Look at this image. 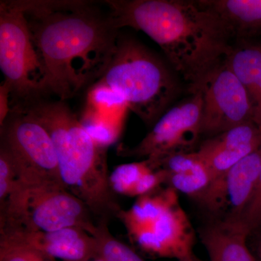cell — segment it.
Segmentation results:
<instances>
[{
    "label": "cell",
    "mask_w": 261,
    "mask_h": 261,
    "mask_svg": "<svg viewBox=\"0 0 261 261\" xmlns=\"http://www.w3.org/2000/svg\"><path fill=\"white\" fill-rule=\"evenodd\" d=\"M12 2L23 13L42 58L49 94L65 101L101 78L120 34L109 13L84 0Z\"/></svg>",
    "instance_id": "6da1fadb"
},
{
    "label": "cell",
    "mask_w": 261,
    "mask_h": 261,
    "mask_svg": "<svg viewBox=\"0 0 261 261\" xmlns=\"http://www.w3.org/2000/svg\"><path fill=\"white\" fill-rule=\"evenodd\" d=\"M115 28L145 33L162 49L189 92L224 61L232 32L227 23L201 1L106 0Z\"/></svg>",
    "instance_id": "7a4b0ae2"
},
{
    "label": "cell",
    "mask_w": 261,
    "mask_h": 261,
    "mask_svg": "<svg viewBox=\"0 0 261 261\" xmlns=\"http://www.w3.org/2000/svg\"><path fill=\"white\" fill-rule=\"evenodd\" d=\"M19 106L32 113L50 135L65 190L83 201L99 221L116 217L121 209L110 183L108 149L87 133L65 101L41 98Z\"/></svg>",
    "instance_id": "3957f363"
},
{
    "label": "cell",
    "mask_w": 261,
    "mask_h": 261,
    "mask_svg": "<svg viewBox=\"0 0 261 261\" xmlns=\"http://www.w3.org/2000/svg\"><path fill=\"white\" fill-rule=\"evenodd\" d=\"M97 82L121 94L128 109L148 125L158 121L180 92L177 75L169 64L121 32L112 60Z\"/></svg>",
    "instance_id": "277c9868"
},
{
    "label": "cell",
    "mask_w": 261,
    "mask_h": 261,
    "mask_svg": "<svg viewBox=\"0 0 261 261\" xmlns=\"http://www.w3.org/2000/svg\"><path fill=\"white\" fill-rule=\"evenodd\" d=\"M116 217L130 240L151 256L185 261L194 255L195 231L172 187H159L141 196Z\"/></svg>",
    "instance_id": "5b68a950"
},
{
    "label": "cell",
    "mask_w": 261,
    "mask_h": 261,
    "mask_svg": "<svg viewBox=\"0 0 261 261\" xmlns=\"http://www.w3.org/2000/svg\"><path fill=\"white\" fill-rule=\"evenodd\" d=\"M0 68L11 88L12 108L49 94L47 70L23 13L12 1L0 4Z\"/></svg>",
    "instance_id": "8992f818"
},
{
    "label": "cell",
    "mask_w": 261,
    "mask_h": 261,
    "mask_svg": "<svg viewBox=\"0 0 261 261\" xmlns=\"http://www.w3.org/2000/svg\"><path fill=\"white\" fill-rule=\"evenodd\" d=\"M0 211V228L53 231L75 227L92 236L97 229L87 205L63 187L18 190Z\"/></svg>",
    "instance_id": "52a82bcc"
},
{
    "label": "cell",
    "mask_w": 261,
    "mask_h": 261,
    "mask_svg": "<svg viewBox=\"0 0 261 261\" xmlns=\"http://www.w3.org/2000/svg\"><path fill=\"white\" fill-rule=\"evenodd\" d=\"M0 127L1 144L14 161L20 190L63 187L51 136L32 113L13 106Z\"/></svg>",
    "instance_id": "ba28073f"
},
{
    "label": "cell",
    "mask_w": 261,
    "mask_h": 261,
    "mask_svg": "<svg viewBox=\"0 0 261 261\" xmlns=\"http://www.w3.org/2000/svg\"><path fill=\"white\" fill-rule=\"evenodd\" d=\"M202 97L199 91L168 110L152 130L132 148H120L125 157L157 160L180 152H192L202 135Z\"/></svg>",
    "instance_id": "9c48e42d"
},
{
    "label": "cell",
    "mask_w": 261,
    "mask_h": 261,
    "mask_svg": "<svg viewBox=\"0 0 261 261\" xmlns=\"http://www.w3.org/2000/svg\"><path fill=\"white\" fill-rule=\"evenodd\" d=\"M195 91H199L202 97V134L213 137L254 121L250 97L224 61L211 70L190 93Z\"/></svg>",
    "instance_id": "30bf717a"
},
{
    "label": "cell",
    "mask_w": 261,
    "mask_h": 261,
    "mask_svg": "<svg viewBox=\"0 0 261 261\" xmlns=\"http://www.w3.org/2000/svg\"><path fill=\"white\" fill-rule=\"evenodd\" d=\"M261 171V146L214 182L200 200L220 220H240L252 200Z\"/></svg>",
    "instance_id": "8fae6325"
},
{
    "label": "cell",
    "mask_w": 261,
    "mask_h": 261,
    "mask_svg": "<svg viewBox=\"0 0 261 261\" xmlns=\"http://www.w3.org/2000/svg\"><path fill=\"white\" fill-rule=\"evenodd\" d=\"M0 230V237L32 247L58 261H89L99 254L95 237L80 228L53 231H33L22 228Z\"/></svg>",
    "instance_id": "7c38bea8"
},
{
    "label": "cell",
    "mask_w": 261,
    "mask_h": 261,
    "mask_svg": "<svg viewBox=\"0 0 261 261\" xmlns=\"http://www.w3.org/2000/svg\"><path fill=\"white\" fill-rule=\"evenodd\" d=\"M260 146L261 128L251 121L213 136L195 151L214 182Z\"/></svg>",
    "instance_id": "4fadbf2b"
},
{
    "label": "cell",
    "mask_w": 261,
    "mask_h": 261,
    "mask_svg": "<svg viewBox=\"0 0 261 261\" xmlns=\"http://www.w3.org/2000/svg\"><path fill=\"white\" fill-rule=\"evenodd\" d=\"M149 160L154 167L166 171L168 186L196 200L200 201L212 185L210 171L196 151Z\"/></svg>",
    "instance_id": "5bb4252c"
},
{
    "label": "cell",
    "mask_w": 261,
    "mask_h": 261,
    "mask_svg": "<svg viewBox=\"0 0 261 261\" xmlns=\"http://www.w3.org/2000/svg\"><path fill=\"white\" fill-rule=\"evenodd\" d=\"M250 233L241 220H219L202 228L200 238L209 261H257L247 247Z\"/></svg>",
    "instance_id": "9a60e30c"
},
{
    "label": "cell",
    "mask_w": 261,
    "mask_h": 261,
    "mask_svg": "<svg viewBox=\"0 0 261 261\" xmlns=\"http://www.w3.org/2000/svg\"><path fill=\"white\" fill-rule=\"evenodd\" d=\"M225 58L226 65L247 91L254 111V121L261 128V44L238 41Z\"/></svg>",
    "instance_id": "2e32d148"
},
{
    "label": "cell",
    "mask_w": 261,
    "mask_h": 261,
    "mask_svg": "<svg viewBox=\"0 0 261 261\" xmlns=\"http://www.w3.org/2000/svg\"><path fill=\"white\" fill-rule=\"evenodd\" d=\"M227 23L235 39L261 35V0H201Z\"/></svg>",
    "instance_id": "e0dca14e"
},
{
    "label": "cell",
    "mask_w": 261,
    "mask_h": 261,
    "mask_svg": "<svg viewBox=\"0 0 261 261\" xmlns=\"http://www.w3.org/2000/svg\"><path fill=\"white\" fill-rule=\"evenodd\" d=\"M87 107L123 129L128 105L124 97L111 87L94 83L87 95Z\"/></svg>",
    "instance_id": "ac0fdd59"
},
{
    "label": "cell",
    "mask_w": 261,
    "mask_h": 261,
    "mask_svg": "<svg viewBox=\"0 0 261 261\" xmlns=\"http://www.w3.org/2000/svg\"><path fill=\"white\" fill-rule=\"evenodd\" d=\"M154 169L157 168H154L148 159L120 165L110 175L111 188L116 194L140 197L144 180Z\"/></svg>",
    "instance_id": "d6986e66"
},
{
    "label": "cell",
    "mask_w": 261,
    "mask_h": 261,
    "mask_svg": "<svg viewBox=\"0 0 261 261\" xmlns=\"http://www.w3.org/2000/svg\"><path fill=\"white\" fill-rule=\"evenodd\" d=\"M108 221H99L93 235L97 241L98 253L107 261H145L130 247L113 236Z\"/></svg>",
    "instance_id": "ffe728a7"
},
{
    "label": "cell",
    "mask_w": 261,
    "mask_h": 261,
    "mask_svg": "<svg viewBox=\"0 0 261 261\" xmlns=\"http://www.w3.org/2000/svg\"><path fill=\"white\" fill-rule=\"evenodd\" d=\"M80 121L92 138L107 149L117 142L123 130L87 107L81 117Z\"/></svg>",
    "instance_id": "44dd1931"
},
{
    "label": "cell",
    "mask_w": 261,
    "mask_h": 261,
    "mask_svg": "<svg viewBox=\"0 0 261 261\" xmlns=\"http://www.w3.org/2000/svg\"><path fill=\"white\" fill-rule=\"evenodd\" d=\"M19 189L18 173L13 157L8 148L0 147V208Z\"/></svg>",
    "instance_id": "7402d4cb"
},
{
    "label": "cell",
    "mask_w": 261,
    "mask_h": 261,
    "mask_svg": "<svg viewBox=\"0 0 261 261\" xmlns=\"http://www.w3.org/2000/svg\"><path fill=\"white\" fill-rule=\"evenodd\" d=\"M0 261H58L43 252L0 237Z\"/></svg>",
    "instance_id": "603a6c76"
},
{
    "label": "cell",
    "mask_w": 261,
    "mask_h": 261,
    "mask_svg": "<svg viewBox=\"0 0 261 261\" xmlns=\"http://www.w3.org/2000/svg\"><path fill=\"white\" fill-rule=\"evenodd\" d=\"M240 220L250 233L261 227V171L252 200Z\"/></svg>",
    "instance_id": "cb8c5ba5"
},
{
    "label": "cell",
    "mask_w": 261,
    "mask_h": 261,
    "mask_svg": "<svg viewBox=\"0 0 261 261\" xmlns=\"http://www.w3.org/2000/svg\"><path fill=\"white\" fill-rule=\"evenodd\" d=\"M12 111L11 88L4 80L0 85V126L6 121Z\"/></svg>",
    "instance_id": "d4e9b609"
},
{
    "label": "cell",
    "mask_w": 261,
    "mask_h": 261,
    "mask_svg": "<svg viewBox=\"0 0 261 261\" xmlns=\"http://www.w3.org/2000/svg\"><path fill=\"white\" fill-rule=\"evenodd\" d=\"M256 253L257 256H258L259 258H260V260H261V238L259 239V240L257 243Z\"/></svg>",
    "instance_id": "484cf974"
},
{
    "label": "cell",
    "mask_w": 261,
    "mask_h": 261,
    "mask_svg": "<svg viewBox=\"0 0 261 261\" xmlns=\"http://www.w3.org/2000/svg\"><path fill=\"white\" fill-rule=\"evenodd\" d=\"M89 261H107L102 256H101L99 254H98L97 256L94 257L93 258L91 259Z\"/></svg>",
    "instance_id": "4316f807"
},
{
    "label": "cell",
    "mask_w": 261,
    "mask_h": 261,
    "mask_svg": "<svg viewBox=\"0 0 261 261\" xmlns=\"http://www.w3.org/2000/svg\"><path fill=\"white\" fill-rule=\"evenodd\" d=\"M185 261H204L200 260V258H198L197 256H195V255H192L190 258H189L188 260H185Z\"/></svg>",
    "instance_id": "83f0119b"
}]
</instances>
